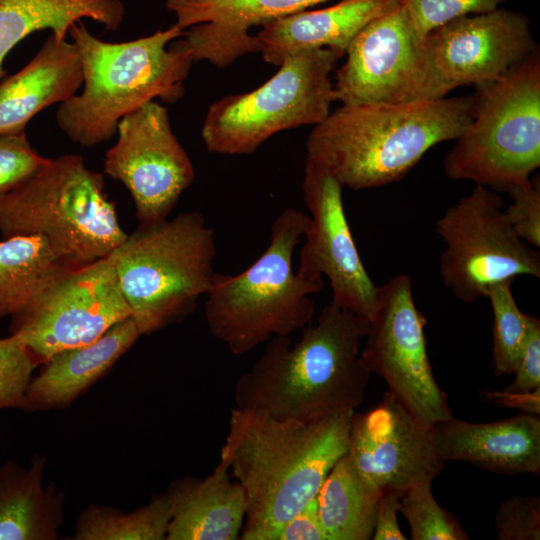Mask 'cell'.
Instances as JSON below:
<instances>
[{"instance_id": "obj_20", "label": "cell", "mask_w": 540, "mask_h": 540, "mask_svg": "<svg viewBox=\"0 0 540 540\" xmlns=\"http://www.w3.org/2000/svg\"><path fill=\"white\" fill-rule=\"evenodd\" d=\"M401 0H341L313 11H299L264 23L255 35L263 59L280 66L302 50L329 48L345 55L354 37Z\"/></svg>"}, {"instance_id": "obj_36", "label": "cell", "mask_w": 540, "mask_h": 540, "mask_svg": "<svg viewBox=\"0 0 540 540\" xmlns=\"http://www.w3.org/2000/svg\"><path fill=\"white\" fill-rule=\"evenodd\" d=\"M509 392H530L540 388V320L531 317L529 334Z\"/></svg>"}, {"instance_id": "obj_28", "label": "cell", "mask_w": 540, "mask_h": 540, "mask_svg": "<svg viewBox=\"0 0 540 540\" xmlns=\"http://www.w3.org/2000/svg\"><path fill=\"white\" fill-rule=\"evenodd\" d=\"M174 507V499L168 490L130 512L90 504L78 515L71 539L166 540Z\"/></svg>"}, {"instance_id": "obj_12", "label": "cell", "mask_w": 540, "mask_h": 540, "mask_svg": "<svg viewBox=\"0 0 540 540\" xmlns=\"http://www.w3.org/2000/svg\"><path fill=\"white\" fill-rule=\"evenodd\" d=\"M361 360L381 377L394 397L416 418L435 425L453 416L427 354L426 319L413 299L411 278L399 274L379 286L368 321Z\"/></svg>"}, {"instance_id": "obj_27", "label": "cell", "mask_w": 540, "mask_h": 540, "mask_svg": "<svg viewBox=\"0 0 540 540\" xmlns=\"http://www.w3.org/2000/svg\"><path fill=\"white\" fill-rule=\"evenodd\" d=\"M381 495L358 472L346 452L316 495L318 515L327 539H371Z\"/></svg>"}, {"instance_id": "obj_35", "label": "cell", "mask_w": 540, "mask_h": 540, "mask_svg": "<svg viewBox=\"0 0 540 540\" xmlns=\"http://www.w3.org/2000/svg\"><path fill=\"white\" fill-rule=\"evenodd\" d=\"M510 205L504 210L517 235L533 247H540V182L516 185L507 191Z\"/></svg>"}, {"instance_id": "obj_18", "label": "cell", "mask_w": 540, "mask_h": 540, "mask_svg": "<svg viewBox=\"0 0 540 540\" xmlns=\"http://www.w3.org/2000/svg\"><path fill=\"white\" fill-rule=\"evenodd\" d=\"M326 0H165L184 31L193 61L225 68L247 53H259L250 27L290 15Z\"/></svg>"}, {"instance_id": "obj_6", "label": "cell", "mask_w": 540, "mask_h": 540, "mask_svg": "<svg viewBox=\"0 0 540 540\" xmlns=\"http://www.w3.org/2000/svg\"><path fill=\"white\" fill-rule=\"evenodd\" d=\"M214 230L199 212L140 223L110 254L141 335L181 321L206 296L215 271Z\"/></svg>"}, {"instance_id": "obj_9", "label": "cell", "mask_w": 540, "mask_h": 540, "mask_svg": "<svg viewBox=\"0 0 540 540\" xmlns=\"http://www.w3.org/2000/svg\"><path fill=\"white\" fill-rule=\"evenodd\" d=\"M343 56L329 48L299 51L257 89L212 103L201 129L206 149L251 154L278 132L322 122L335 101L330 73Z\"/></svg>"}, {"instance_id": "obj_30", "label": "cell", "mask_w": 540, "mask_h": 540, "mask_svg": "<svg viewBox=\"0 0 540 540\" xmlns=\"http://www.w3.org/2000/svg\"><path fill=\"white\" fill-rule=\"evenodd\" d=\"M432 482H421L411 487L400 498V512L411 529L413 540H467L457 518L435 500Z\"/></svg>"}, {"instance_id": "obj_13", "label": "cell", "mask_w": 540, "mask_h": 540, "mask_svg": "<svg viewBox=\"0 0 540 540\" xmlns=\"http://www.w3.org/2000/svg\"><path fill=\"white\" fill-rule=\"evenodd\" d=\"M131 317L111 256L74 268L12 316L18 336L39 365L54 355L99 339Z\"/></svg>"}, {"instance_id": "obj_34", "label": "cell", "mask_w": 540, "mask_h": 540, "mask_svg": "<svg viewBox=\"0 0 540 540\" xmlns=\"http://www.w3.org/2000/svg\"><path fill=\"white\" fill-rule=\"evenodd\" d=\"M499 540L540 539V498L514 495L503 501L495 514Z\"/></svg>"}, {"instance_id": "obj_33", "label": "cell", "mask_w": 540, "mask_h": 540, "mask_svg": "<svg viewBox=\"0 0 540 540\" xmlns=\"http://www.w3.org/2000/svg\"><path fill=\"white\" fill-rule=\"evenodd\" d=\"M49 159L31 146L25 132L0 135V197L32 176Z\"/></svg>"}, {"instance_id": "obj_7", "label": "cell", "mask_w": 540, "mask_h": 540, "mask_svg": "<svg viewBox=\"0 0 540 540\" xmlns=\"http://www.w3.org/2000/svg\"><path fill=\"white\" fill-rule=\"evenodd\" d=\"M0 232L4 238L41 235L82 265L109 256L127 236L103 174L75 154L49 159L0 197Z\"/></svg>"}, {"instance_id": "obj_37", "label": "cell", "mask_w": 540, "mask_h": 540, "mask_svg": "<svg viewBox=\"0 0 540 540\" xmlns=\"http://www.w3.org/2000/svg\"><path fill=\"white\" fill-rule=\"evenodd\" d=\"M276 540H328L319 519L316 498L281 527Z\"/></svg>"}, {"instance_id": "obj_16", "label": "cell", "mask_w": 540, "mask_h": 540, "mask_svg": "<svg viewBox=\"0 0 540 540\" xmlns=\"http://www.w3.org/2000/svg\"><path fill=\"white\" fill-rule=\"evenodd\" d=\"M347 455L382 494L400 498L414 485L432 482L445 464L433 426L413 416L390 391L372 410L354 413Z\"/></svg>"}, {"instance_id": "obj_10", "label": "cell", "mask_w": 540, "mask_h": 540, "mask_svg": "<svg viewBox=\"0 0 540 540\" xmlns=\"http://www.w3.org/2000/svg\"><path fill=\"white\" fill-rule=\"evenodd\" d=\"M435 231L444 243L441 281L464 303L486 297L498 282L523 275L540 278V253L517 235L501 196L485 186L475 185L447 208Z\"/></svg>"}, {"instance_id": "obj_23", "label": "cell", "mask_w": 540, "mask_h": 540, "mask_svg": "<svg viewBox=\"0 0 540 540\" xmlns=\"http://www.w3.org/2000/svg\"><path fill=\"white\" fill-rule=\"evenodd\" d=\"M174 512L166 540H235L240 538L246 498L228 470L217 465L206 478L183 477L168 488Z\"/></svg>"}, {"instance_id": "obj_1", "label": "cell", "mask_w": 540, "mask_h": 540, "mask_svg": "<svg viewBox=\"0 0 540 540\" xmlns=\"http://www.w3.org/2000/svg\"><path fill=\"white\" fill-rule=\"evenodd\" d=\"M354 413L302 422L256 409L231 411L218 464L231 471L245 494L239 539L276 540L281 527L316 498L348 450Z\"/></svg>"}, {"instance_id": "obj_11", "label": "cell", "mask_w": 540, "mask_h": 540, "mask_svg": "<svg viewBox=\"0 0 540 540\" xmlns=\"http://www.w3.org/2000/svg\"><path fill=\"white\" fill-rule=\"evenodd\" d=\"M538 48L530 19L519 11L499 7L450 20L421 39L408 102L442 99L457 87L497 79Z\"/></svg>"}, {"instance_id": "obj_5", "label": "cell", "mask_w": 540, "mask_h": 540, "mask_svg": "<svg viewBox=\"0 0 540 540\" xmlns=\"http://www.w3.org/2000/svg\"><path fill=\"white\" fill-rule=\"evenodd\" d=\"M310 216L295 208L273 221L265 251L237 275L215 273L206 294L205 319L211 335L234 355L250 352L272 337H290L314 315L311 294L323 276L293 269V255L311 228Z\"/></svg>"}, {"instance_id": "obj_8", "label": "cell", "mask_w": 540, "mask_h": 540, "mask_svg": "<svg viewBox=\"0 0 540 540\" xmlns=\"http://www.w3.org/2000/svg\"><path fill=\"white\" fill-rule=\"evenodd\" d=\"M475 86L473 117L444 158L446 176L495 192L529 184L540 166L539 48Z\"/></svg>"}, {"instance_id": "obj_21", "label": "cell", "mask_w": 540, "mask_h": 540, "mask_svg": "<svg viewBox=\"0 0 540 540\" xmlns=\"http://www.w3.org/2000/svg\"><path fill=\"white\" fill-rule=\"evenodd\" d=\"M82 84L77 47L51 35L29 63L0 82V135L25 132L34 116L71 99Z\"/></svg>"}, {"instance_id": "obj_29", "label": "cell", "mask_w": 540, "mask_h": 540, "mask_svg": "<svg viewBox=\"0 0 540 540\" xmlns=\"http://www.w3.org/2000/svg\"><path fill=\"white\" fill-rule=\"evenodd\" d=\"M514 280L491 285L486 297L493 311V367L501 376L514 373L523 354L531 317L518 308L511 291Z\"/></svg>"}, {"instance_id": "obj_19", "label": "cell", "mask_w": 540, "mask_h": 540, "mask_svg": "<svg viewBox=\"0 0 540 540\" xmlns=\"http://www.w3.org/2000/svg\"><path fill=\"white\" fill-rule=\"evenodd\" d=\"M437 451L446 462L465 461L494 473L539 474L540 420L524 413L472 423L453 416L433 425Z\"/></svg>"}, {"instance_id": "obj_24", "label": "cell", "mask_w": 540, "mask_h": 540, "mask_svg": "<svg viewBox=\"0 0 540 540\" xmlns=\"http://www.w3.org/2000/svg\"><path fill=\"white\" fill-rule=\"evenodd\" d=\"M47 458L35 455L29 467L8 460L0 465V540H55L64 521V494L44 486Z\"/></svg>"}, {"instance_id": "obj_25", "label": "cell", "mask_w": 540, "mask_h": 540, "mask_svg": "<svg viewBox=\"0 0 540 540\" xmlns=\"http://www.w3.org/2000/svg\"><path fill=\"white\" fill-rule=\"evenodd\" d=\"M124 16L121 0H0V78L7 54L33 32L50 30L66 39L70 27L84 18L116 31Z\"/></svg>"}, {"instance_id": "obj_22", "label": "cell", "mask_w": 540, "mask_h": 540, "mask_svg": "<svg viewBox=\"0 0 540 540\" xmlns=\"http://www.w3.org/2000/svg\"><path fill=\"white\" fill-rule=\"evenodd\" d=\"M139 336L135 321L128 317L96 341L54 355L32 377L21 409L43 411L68 406L108 372Z\"/></svg>"}, {"instance_id": "obj_32", "label": "cell", "mask_w": 540, "mask_h": 540, "mask_svg": "<svg viewBox=\"0 0 540 540\" xmlns=\"http://www.w3.org/2000/svg\"><path fill=\"white\" fill-rule=\"evenodd\" d=\"M507 0H401L420 38L455 18L493 11Z\"/></svg>"}, {"instance_id": "obj_26", "label": "cell", "mask_w": 540, "mask_h": 540, "mask_svg": "<svg viewBox=\"0 0 540 540\" xmlns=\"http://www.w3.org/2000/svg\"><path fill=\"white\" fill-rule=\"evenodd\" d=\"M81 265L41 235L4 238L0 241V318L21 312L53 282Z\"/></svg>"}, {"instance_id": "obj_38", "label": "cell", "mask_w": 540, "mask_h": 540, "mask_svg": "<svg viewBox=\"0 0 540 540\" xmlns=\"http://www.w3.org/2000/svg\"><path fill=\"white\" fill-rule=\"evenodd\" d=\"M400 511V497L393 493L382 494L376 513L375 526L372 535L374 540H406L398 521L397 512Z\"/></svg>"}, {"instance_id": "obj_17", "label": "cell", "mask_w": 540, "mask_h": 540, "mask_svg": "<svg viewBox=\"0 0 540 540\" xmlns=\"http://www.w3.org/2000/svg\"><path fill=\"white\" fill-rule=\"evenodd\" d=\"M421 39L401 2L369 22L351 41L333 84L342 105L408 102Z\"/></svg>"}, {"instance_id": "obj_15", "label": "cell", "mask_w": 540, "mask_h": 540, "mask_svg": "<svg viewBox=\"0 0 540 540\" xmlns=\"http://www.w3.org/2000/svg\"><path fill=\"white\" fill-rule=\"evenodd\" d=\"M343 188L326 166L307 157L302 191L312 224L304 237L297 271L306 276L325 275L332 289L331 302L369 321L379 286L369 276L354 242Z\"/></svg>"}, {"instance_id": "obj_39", "label": "cell", "mask_w": 540, "mask_h": 540, "mask_svg": "<svg viewBox=\"0 0 540 540\" xmlns=\"http://www.w3.org/2000/svg\"><path fill=\"white\" fill-rule=\"evenodd\" d=\"M486 395L502 406L522 409L537 416L540 414V388L530 392L493 391Z\"/></svg>"}, {"instance_id": "obj_3", "label": "cell", "mask_w": 540, "mask_h": 540, "mask_svg": "<svg viewBox=\"0 0 540 540\" xmlns=\"http://www.w3.org/2000/svg\"><path fill=\"white\" fill-rule=\"evenodd\" d=\"M473 96L342 105L307 137V157L343 187L363 190L403 179L433 146L455 140L473 117Z\"/></svg>"}, {"instance_id": "obj_4", "label": "cell", "mask_w": 540, "mask_h": 540, "mask_svg": "<svg viewBox=\"0 0 540 540\" xmlns=\"http://www.w3.org/2000/svg\"><path fill=\"white\" fill-rule=\"evenodd\" d=\"M83 70V91L59 105L58 127L71 141L91 147L111 139L120 120L156 98L166 103L184 94L194 62L174 24L149 36L106 42L78 21L68 33Z\"/></svg>"}, {"instance_id": "obj_14", "label": "cell", "mask_w": 540, "mask_h": 540, "mask_svg": "<svg viewBox=\"0 0 540 540\" xmlns=\"http://www.w3.org/2000/svg\"><path fill=\"white\" fill-rule=\"evenodd\" d=\"M117 134L106 152L104 172L129 191L140 223L168 218L195 172L167 109L148 102L120 120Z\"/></svg>"}, {"instance_id": "obj_31", "label": "cell", "mask_w": 540, "mask_h": 540, "mask_svg": "<svg viewBox=\"0 0 540 540\" xmlns=\"http://www.w3.org/2000/svg\"><path fill=\"white\" fill-rule=\"evenodd\" d=\"M38 365L18 336L10 334L0 339V411L21 409L33 370Z\"/></svg>"}, {"instance_id": "obj_2", "label": "cell", "mask_w": 540, "mask_h": 540, "mask_svg": "<svg viewBox=\"0 0 540 540\" xmlns=\"http://www.w3.org/2000/svg\"><path fill=\"white\" fill-rule=\"evenodd\" d=\"M368 321L334 303L314 325L290 337H272L252 368L236 382L237 408L278 419L320 420L354 410L364 399L370 372L360 357Z\"/></svg>"}]
</instances>
